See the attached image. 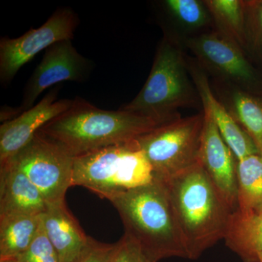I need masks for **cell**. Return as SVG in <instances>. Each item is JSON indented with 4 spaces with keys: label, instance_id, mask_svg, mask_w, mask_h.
<instances>
[{
    "label": "cell",
    "instance_id": "6da1fadb",
    "mask_svg": "<svg viewBox=\"0 0 262 262\" xmlns=\"http://www.w3.org/2000/svg\"><path fill=\"white\" fill-rule=\"evenodd\" d=\"M162 182L168 191L188 259H198L224 239L234 211L200 163Z\"/></svg>",
    "mask_w": 262,
    "mask_h": 262
},
{
    "label": "cell",
    "instance_id": "7a4b0ae2",
    "mask_svg": "<svg viewBox=\"0 0 262 262\" xmlns=\"http://www.w3.org/2000/svg\"><path fill=\"white\" fill-rule=\"evenodd\" d=\"M162 124L151 117L120 108L117 111L101 110L76 98L69 110L48 122L39 132L76 158L130 142Z\"/></svg>",
    "mask_w": 262,
    "mask_h": 262
},
{
    "label": "cell",
    "instance_id": "3957f363",
    "mask_svg": "<svg viewBox=\"0 0 262 262\" xmlns=\"http://www.w3.org/2000/svg\"><path fill=\"white\" fill-rule=\"evenodd\" d=\"M125 234L140 246L150 262L163 258H187L182 234L168 191L162 181L129 189L112 196Z\"/></svg>",
    "mask_w": 262,
    "mask_h": 262
},
{
    "label": "cell",
    "instance_id": "277c9868",
    "mask_svg": "<svg viewBox=\"0 0 262 262\" xmlns=\"http://www.w3.org/2000/svg\"><path fill=\"white\" fill-rule=\"evenodd\" d=\"M189 75L187 60L179 45L164 38L145 84L137 96L120 110L163 123L179 118V108L192 107L199 103V95Z\"/></svg>",
    "mask_w": 262,
    "mask_h": 262
},
{
    "label": "cell",
    "instance_id": "5b68a950",
    "mask_svg": "<svg viewBox=\"0 0 262 262\" xmlns=\"http://www.w3.org/2000/svg\"><path fill=\"white\" fill-rule=\"evenodd\" d=\"M155 180L152 167L135 140L76 157L72 187L89 189L101 198L142 187Z\"/></svg>",
    "mask_w": 262,
    "mask_h": 262
},
{
    "label": "cell",
    "instance_id": "8992f818",
    "mask_svg": "<svg viewBox=\"0 0 262 262\" xmlns=\"http://www.w3.org/2000/svg\"><path fill=\"white\" fill-rule=\"evenodd\" d=\"M203 125V112L162 124L135 139L155 179L166 180L199 163Z\"/></svg>",
    "mask_w": 262,
    "mask_h": 262
},
{
    "label": "cell",
    "instance_id": "52a82bcc",
    "mask_svg": "<svg viewBox=\"0 0 262 262\" xmlns=\"http://www.w3.org/2000/svg\"><path fill=\"white\" fill-rule=\"evenodd\" d=\"M74 159L63 146L38 132L7 163L20 169L39 189L48 206H52L65 203L66 193L72 187Z\"/></svg>",
    "mask_w": 262,
    "mask_h": 262
},
{
    "label": "cell",
    "instance_id": "ba28073f",
    "mask_svg": "<svg viewBox=\"0 0 262 262\" xmlns=\"http://www.w3.org/2000/svg\"><path fill=\"white\" fill-rule=\"evenodd\" d=\"M79 19L70 8H60L38 29H32L18 38L0 40V80L9 84L24 65L39 52L55 43L72 40Z\"/></svg>",
    "mask_w": 262,
    "mask_h": 262
},
{
    "label": "cell",
    "instance_id": "9c48e42d",
    "mask_svg": "<svg viewBox=\"0 0 262 262\" xmlns=\"http://www.w3.org/2000/svg\"><path fill=\"white\" fill-rule=\"evenodd\" d=\"M186 46L201 68L211 72L220 82L244 89L256 80L242 48L220 32L204 33L189 38Z\"/></svg>",
    "mask_w": 262,
    "mask_h": 262
},
{
    "label": "cell",
    "instance_id": "30bf717a",
    "mask_svg": "<svg viewBox=\"0 0 262 262\" xmlns=\"http://www.w3.org/2000/svg\"><path fill=\"white\" fill-rule=\"evenodd\" d=\"M91 61L76 50L72 40L60 41L47 48L25 89L20 112L34 106L46 90L64 81L82 82L91 73Z\"/></svg>",
    "mask_w": 262,
    "mask_h": 262
},
{
    "label": "cell",
    "instance_id": "8fae6325",
    "mask_svg": "<svg viewBox=\"0 0 262 262\" xmlns=\"http://www.w3.org/2000/svg\"><path fill=\"white\" fill-rule=\"evenodd\" d=\"M59 88H54L32 108L0 126V165L14 158L48 122L71 107L72 100H58Z\"/></svg>",
    "mask_w": 262,
    "mask_h": 262
},
{
    "label": "cell",
    "instance_id": "7c38bea8",
    "mask_svg": "<svg viewBox=\"0 0 262 262\" xmlns=\"http://www.w3.org/2000/svg\"><path fill=\"white\" fill-rule=\"evenodd\" d=\"M202 134L200 160L222 198L233 211L237 205V160L206 111Z\"/></svg>",
    "mask_w": 262,
    "mask_h": 262
},
{
    "label": "cell",
    "instance_id": "4fadbf2b",
    "mask_svg": "<svg viewBox=\"0 0 262 262\" xmlns=\"http://www.w3.org/2000/svg\"><path fill=\"white\" fill-rule=\"evenodd\" d=\"M187 61L189 75L195 85L203 110L209 114L237 161L251 155H258V150L251 138L213 94L208 77L201 66L198 62L190 61V60H187Z\"/></svg>",
    "mask_w": 262,
    "mask_h": 262
},
{
    "label": "cell",
    "instance_id": "5bb4252c",
    "mask_svg": "<svg viewBox=\"0 0 262 262\" xmlns=\"http://www.w3.org/2000/svg\"><path fill=\"white\" fill-rule=\"evenodd\" d=\"M48 204L30 179L11 163L0 165V216L41 215Z\"/></svg>",
    "mask_w": 262,
    "mask_h": 262
},
{
    "label": "cell",
    "instance_id": "9a60e30c",
    "mask_svg": "<svg viewBox=\"0 0 262 262\" xmlns=\"http://www.w3.org/2000/svg\"><path fill=\"white\" fill-rule=\"evenodd\" d=\"M48 239L56 250L59 262H77L89 244L84 233L66 203L48 206L41 215Z\"/></svg>",
    "mask_w": 262,
    "mask_h": 262
},
{
    "label": "cell",
    "instance_id": "2e32d148",
    "mask_svg": "<svg viewBox=\"0 0 262 262\" xmlns=\"http://www.w3.org/2000/svg\"><path fill=\"white\" fill-rule=\"evenodd\" d=\"M215 96L254 143L262 157V98L219 81Z\"/></svg>",
    "mask_w": 262,
    "mask_h": 262
},
{
    "label": "cell",
    "instance_id": "e0dca14e",
    "mask_svg": "<svg viewBox=\"0 0 262 262\" xmlns=\"http://www.w3.org/2000/svg\"><path fill=\"white\" fill-rule=\"evenodd\" d=\"M224 239L226 246L243 262H258L262 252V212L234 210L229 217Z\"/></svg>",
    "mask_w": 262,
    "mask_h": 262
},
{
    "label": "cell",
    "instance_id": "ac0fdd59",
    "mask_svg": "<svg viewBox=\"0 0 262 262\" xmlns=\"http://www.w3.org/2000/svg\"><path fill=\"white\" fill-rule=\"evenodd\" d=\"M41 215L0 216V260L9 259L24 253L37 234Z\"/></svg>",
    "mask_w": 262,
    "mask_h": 262
},
{
    "label": "cell",
    "instance_id": "d6986e66",
    "mask_svg": "<svg viewBox=\"0 0 262 262\" xmlns=\"http://www.w3.org/2000/svg\"><path fill=\"white\" fill-rule=\"evenodd\" d=\"M237 205L244 213L262 212V157L253 155L237 161ZM235 209V210H236Z\"/></svg>",
    "mask_w": 262,
    "mask_h": 262
},
{
    "label": "cell",
    "instance_id": "ffe728a7",
    "mask_svg": "<svg viewBox=\"0 0 262 262\" xmlns=\"http://www.w3.org/2000/svg\"><path fill=\"white\" fill-rule=\"evenodd\" d=\"M219 32L243 48L247 41L246 2L239 0L203 1Z\"/></svg>",
    "mask_w": 262,
    "mask_h": 262
},
{
    "label": "cell",
    "instance_id": "44dd1931",
    "mask_svg": "<svg viewBox=\"0 0 262 262\" xmlns=\"http://www.w3.org/2000/svg\"><path fill=\"white\" fill-rule=\"evenodd\" d=\"M165 9L183 27L190 30L201 29L211 17L203 2L198 0H167Z\"/></svg>",
    "mask_w": 262,
    "mask_h": 262
},
{
    "label": "cell",
    "instance_id": "7402d4cb",
    "mask_svg": "<svg viewBox=\"0 0 262 262\" xmlns=\"http://www.w3.org/2000/svg\"><path fill=\"white\" fill-rule=\"evenodd\" d=\"M13 259L19 262H59L56 250L43 227L42 220L32 244L24 253Z\"/></svg>",
    "mask_w": 262,
    "mask_h": 262
},
{
    "label": "cell",
    "instance_id": "603a6c76",
    "mask_svg": "<svg viewBox=\"0 0 262 262\" xmlns=\"http://www.w3.org/2000/svg\"><path fill=\"white\" fill-rule=\"evenodd\" d=\"M113 262H150L140 246L134 239L124 234L116 243Z\"/></svg>",
    "mask_w": 262,
    "mask_h": 262
},
{
    "label": "cell",
    "instance_id": "cb8c5ba5",
    "mask_svg": "<svg viewBox=\"0 0 262 262\" xmlns=\"http://www.w3.org/2000/svg\"><path fill=\"white\" fill-rule=\"evenodd\" d=\"M116 244L98 242L91 237L89 244L77 262H113Z\"/></svg>",
    "mask_w": 262,
    "mask_h": 262
},
{
    "label": "cell",
    "instance_id": "d4e9b609",
    "mask_svg": "<svg viewBox=\"0 0 262 262\" xmlns=\"http://www.w3.org/2000/svg\"><path fill=\"white\" fill-rule=\"evenodd\" d=\"M257 6L255 7L257 10V20L258 27H259L260 32L261 33L262 35V2H258V3H256Z\"/></svg>",
    "mask_w": 262,
    "mask_h": 262
},
{
    "label": "cell",
    "instance_id": "484cf974",
    "mask_svg": "<svg viewBox=\"0 0 262 262\" xmlns=\"http://www.w3.org/2000/svg\"><path fill=\"white\" fill-rule=\"evenodd\" d=\"M0 262H19L16 260L13 259V258H10V259L0 260Z\"/></svg>",
    "mask_w": 262,
    "mask_h": 262
},
{
    "label": "cell",
    "instance_id": "4316f807",
    "mask_svg": "<svg viewBox=\"0 0 262 262\" xmlns=\"http://www.w3.org/2000/svg\"><path fill=\"white\" fill-rule=\"evenodd\" d=\"M258 262H262V252L258 253Z\"/></svg>",
    "mask_w": 262,
    "mask_h": 262
}]
</instances>
